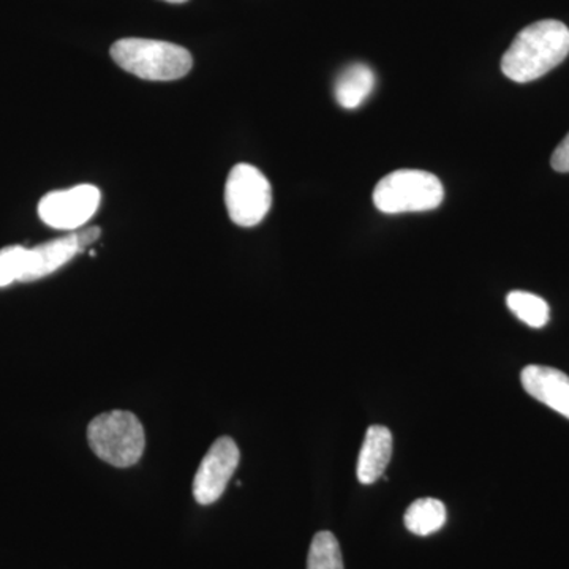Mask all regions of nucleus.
<instances>
[{
  "label": "nucleus",
  "instance_id": "nucleus-6",
  "mask_svg": "<svg viewBox=\"0 0 569 569\" xmlns=\"http://www.w3.org/2000/svg\"><path fill=\"white\" fill-rule=\"evenodd\" d=\"M102 193L96 186L82 183L69 190H56L41 198V222L56 230H78L92 219L100 208Z\"/></svg>",
  "mask_w": 569,
  "mask_h": 569
},
{
  "label": "nucleus",
  "instance_id": "nucleus-10",
  "mask_svg": "<svg viewBox=\"0 0 569 569\" xmlns=\"http://www.w3.org/2000/svg\"><path fill=\"white\" fill-rule=\"evenodd\" d=\"M392 456L391 430L385 426L367 429L358 459V479L361 485H373L387 470Z\"/></svg>",
  "mask_w": 569,
  "mask_h": 569
},
{
  "label": "nucleus",
  "instance_id": "nucleus-3",
  "mask_svg": "<svg viewBox=\"0 0 569 569\" xmlns=\"http://www.w3.org/2000/svg\"><path fill=\"white\" fill-rule=\"evenodd\" d=\"M88 441L97 458L118 468L140 462L146 447L140 419L123 410L108 411L93 418L88 427Z\"/></svg>",
  "mask_w": 569,
  "mask_h": 569
},
{
  "label": "nucleus",
  "instance_id": "nucleus-13",
  "mask_svg": "<svg viewBox=\"0 0 569 569\" xmlns=\"http://www.w3.org/2000/svg\"><path fill=\"white\" fill-rule=\"evenodd\" d=\"M509 310L530 328H545L549 323V305L545 299L527 291H511L507 298Z\"/></svg>",
  "mask_w": 569,
  "mask_h": 569
},
{
  "label": "nucleus",
  "instance_id": "nucleus-5",
  "mask_svg": "<svg viewBox=\"0 0 569 569\" xmlns=\"http://www.w3.org/2000/svg\"><path fill=\"white\" fill-rule=\"evenodd\" d=\"M224 204L233 223L244 228L257 227L271 209V183L252 164H236L224 186Z\"/></svg>",
  "mask_w": 569,
  "mask_h": 569
},
{
  "label": "nucleus",
  "instance_id": "nucleus-2",
  "mask_svg": "<svg viewBox=\"0 0 569 569\" xmlns=\"http://www.w3.org/2000/svg\"><path fill=\"white\" fill-rule=\"evenodd\" d=\"M121 69L148 81L181 80L192 70V54L179 44L146 39H123L111 47Z\"/></svg>",
  "mask_w": 569,
  "mask_h": 569
},
{
  "label": "nucleus",
  "instance_id": "nucleus-14",
  "mask_svg": "<svg viewBox=\"0 0 569 569\" xmlns=\"http://www.w3.org/2000/svg\"><path fill=\"white\" fill-rule=\"evenodd\" d=\"M307 569H343L342 550L331 531H320L313 537Z\"/></svg>",
  "mask_w": 569,
  "mask_h": 569
},
{
  "label": "nucleus",
  "instance_id": "nucleus-12",
  "mask_svg": "<svg viewBox=\"0 0 569 569\" xmlns=\"http://www.w3.org/2000/svg\"><path fill=\"white\" fill-rule=\"evenodd\" d=\"M403 522L411 533L429 537L447 523V507L437 498H419L408 507Z\"/></svg>",
  "mask_w": 569,
  "mask_h": 569
},
{
  "label": "nucleus",
  "instance_id": "nucleus-16",
  "mask_svg": "<svg viewBox=\"0 0 569 569\" xmlns=\"http://www.w3.org/2000/svg\"><path fill=\"white\" fill-rule=\"evenodd\" d=\"M550 164L559 173H569V133L557 146L556 151L552 153V159H550Z\"/></svg>",
  "mask_w": 569,
  "mask_h": 569
},
{
  "label": "nucleus",
  "instance_id": "nucleus-9",
  "mask_svg": "<svg viewBox=\"0 0 569 569\" xmlns=\"http://www.w3.org/2000/svg\"><path fill=\"white\" fill-rule=\"evenodd\" d=\"M522 387L533 399L569 419V377L548 366H527L520 373Z\"/></svg>",
  "mask_w": 569,
  "mask_h": 569
},
{
  "label": "nucleus",
  "instance_id": "nucleus-7",
  "mask_svg": "<svg viewBox=\"0 0 569 569\" xmlns=\"http://www.w3.org/2000/svg\"><path fill=\"white\" fill-rule=\"evenodd\" d=\"M100 236L102 230L99 227H89L77 233L28 249L20 282H36L52 274L73 260L77 254L84 252Z\"/></svg>",
  "mask_w": 569,
  "mask_h": 569
},
{
  "label": "nucleus",
  "instance_id": "nucleus-17",
  "mask_svg": "<svg viewBox=\"0 0 569 569\" xmlns=\"http://www.w3.org/2000/svg\"><path fill=\"white\" fill-rule=\"evenodd\" d=\"M164 2H170V3H183V2H187V0H164Z\"/></svg>",
  "mask_w": 569,
  "mask_h": 569
},
{
  "label": "nucleus",
  "instance_id": "nucleus-4",
  "mask_svg": "<svg viewBox=\"0 0 569 569\" xmlns=\"http://www.w3.org/2000/svg\"><path fill=\"white\" fill-rule=\"evenodd\" d=\"M443 198L440 179L421 170L389 173L373 190V204L383 213L433 211L443 203Z\"/></svg>",
  "mask_w": 569,
  "mask_h": 569
},
{
  "label": "nucleus",
  "instance_id": "nucleus-8",
  "mask_svg": "<svg viewBox=\"0 0 569 569\" xmlns=\"http://www.w3.org/2000/svg\"><path fill=\"white\" fill-rule=\"evenodd\" d=\"M239 460H241V452L233 438L220 437L219 440L213 441L194 475V500L203 507L216 503L223 496L230 479L233 478Z\"/></svg>",
  "mask_w": 569,
  "mask_h": 569
},
{
  "label": "nucleus",
  "instance_id": "nucleus-11",
  "mask_svg": "<svg viewBox=\"0 0 569 569\" xmlns=\"http://www.w3.org/2000/svg\"><path fill=\"white\" fill-rule=\"evenodd\" d=\"M376 82V73L369 66L351 63L337 77L335 84L337 103L346 110H356L372 93Z\"/></svg>",
  "mask_w": 569,
  "mask_h": 569
},
{
  "label": "nucleus",
  "instance_id": "nucleus-15",
  "mask_svg": "<svg viewBox=\"0 0 569 569\" xmlns=\"http://www.w3.org/2000/svg\"><path fill=\"white\" fill-rule=\"evenodd\" d=\"M26 253L28 249L21 246H10L0 250V288L20 282Z\"/></svg>",
  "mask_w": 569,
  "mask_h": 569
},
{
  "label": "nucleus",
  "instance_id": "nucleus-1",
  "mask_svg": "<svg viewBox=\"0 0 569 569\" xmlns=\"http://www.w3.org/2000/svg\"><path fill=\"white\" fill-rule=\"evenodd\" d=\"M569 54V29L542 20L522 29L501 59V71L515 82H530L559 67Z\"/></svg>",
  "mask_w": 569,
  "mask_h": 569
}]
</instances>
